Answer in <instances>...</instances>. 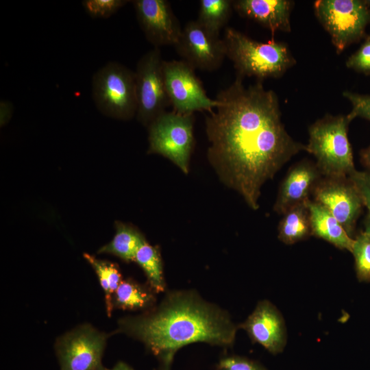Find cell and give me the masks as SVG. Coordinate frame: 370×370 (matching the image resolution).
I'll use <instances>...</instances> for the list:
<instances>
[{
    "label": "cell",
    "instance_id": "1",
    "mask_svg": "<svg viewBox=\"0 0 370 370\" xmlns=\"http://www.w3.org/2000/svg\"><path fill=\"white\" fill-rule=\"evenodd\" d=\"M216 99L205 119L208 160L221 182L256 210L263 184L306 145L287 132L277 95L261 82L245 87L237 75Z\"/></svg>",
    "mask_w": 370,
    "mask_h": 370
},
{
    "label": "cell",
    "instance_id": "2",
    "mask_svg": "<svg viewBox=\"0 0 370 370\" xmlns=\"http://www.w3.org/2000/svg\"><path fill=\"white\" fill-rule=\"evenodd\" d=\"M237 328L226 312L202 299L194 291L167 294L156 307L121 318L116 332L142 342L170 370L176 352L197 342L230 346Z\"/></svg>",
    "mask_w": 370,
    "mask_h": 370
},
{
    "label": "cell",
    "instance_id": "3",
    "mask_svg": "<svg viewBox=\"0 0 370 370\" xmlns=\"http://www.w3.org/2000/svg\"><path fill=\"white\" fill-rule=\"evenodd\" d=\"M223 40L227 57L241 77H279L295 64L288 47L274 40L262 42L227 27Z\"/></svg>",
    "mask_w": 370,
    "mask_h": 370
},
{
    "label": "cell",
    "instance_id": "4",
    "mask_svg": "<svg viewBox=\"0 0 370 370\" xmlns=\"http://www.w3.org/2000/svg\"><path fill=\"white\" fill-rule=\"evenodd\" d=\"M347 116L327 114L312 124L306 151L315 158L323 176H349L356 170L347 136Z\"/></svg>",
    "mask_w": 370,
    "mask_h": 370
},
{
    "label": "cell",
    "instance_id": "5",
    "mask_svg": "<svg viewBox=\"0 0 370 370\" xmlns=\"http://www.w3.org/2000/svg\"><path fill=\"white\" fill-rule=\"evenodd\" d=\"M92 95L97 108L106 116L123 121L136 116L135 74L119 62H108L94 74Z\"/></svg>",
    "mask_w": 370,
    "mask_h": 370
},
{
    "label": "cell",
    "instance_id": "6",
    "mask_svg": "<svg viewBox=\"0 0 370 370\" xmlns=\"http://www.w3.org/2000/svg\"><path fill=\"white\" fill-rule=\"evenodd\" d=\"M194 121V114H180L173 110L162 113L147 127V153L162 155L184 173H188L190 158L195 144Z\"/></svg>",
    "mask_w": 370,
    "mask_h": 370
},
{
    "label": "cell",
    "instance_id": "7",
    "mask_svg": "<svg viewBox=\"0 0 370 370\" xmlns=\"http://www.w3.org/2000/svg\"><path fill=\"white\" fill-rule=\"evenodd\" d=\"M314 8L338 53L358 40L370 21V11L363 1L318 0Z\"/></svg>",
    "mask_w": 370,
    "mask_h": 370
},
{
    "label": "cell",
    "instance_id": "8",
    "mask_svg": "<svg viewBox=\"0 0 370 370\" xmlns=\"http://www.w3.org/2000/svg\"><path fill=\"white\" fill-rule=\"evenodd\" d=\"M160 48L154 47L138 61L135 81L138 121L148 127L171 106L164 84Z\"/></svg>",
    "mask_w": 370,
    "mask_h": 370
},
{
    "label": "cell",
    "instance_id": "9",
    "mask_svg": "<svg viewBox=\"0 0 370 370\" xmlns=\"http://www.w3.org/2000/svg\"><path fill=\"white\" fill-rule=\"evenodd\" d=\"M108 336L88 323L60 336L54 345L60 370H108L102 357Z\"/></svg>",
    "mask_w": 370,
    "mask_h": 370
},
{
    "label": "cell",
    "instance_id": "10",
    "mask_svg": "<svg viewBox=\"0 0 370 370\" xmlns=\"http://www.w3.org/2000/svg\"><path fill=\"white\" fill-rule=\"evenodd\" d=\"M162 70L166 93L173 111L194 114L212 112L219 101L209 98L195 69L183 60H164Z\"/></svg>",
    "mask_w": 370,
    "mask_h": 370
},
{
    "label": "cell",
    "instance_id": "11",
    "mask_svg": "<svg viewBox=\"0 0 370 370\" xmlns=\"http://www.w3.org/2000/svg\"><path fill=\"white\" fill-rule=\"evenodd\" d=\"M312 196L314 201L328 210L352 237L365 205L351 179L348 176H323Z\"/></svg>",
    "mask_w": 370,
    "mask_h": 370
},
{
    "label": "cell",
    "instance_id": "12",
    "mask_svg": "<svg viewBox=\"0 0 370 370\" xmlns=\"http://www.w3.org/2000/svg\"><path fill=\"white\" fill-rule=\"evenodd\" d=\"M174 47L182 60L195 70L216 71L227 57L223 39L206 29L197 20L186 24Z\"/></svg>",
    "mask_w": 370,
    "mask_h": 370
},
{
    "label": "cell",
    "instance_id": "13",
    "mask_svg": "<svg viewBox=\"0 0 370 370\" xmlns=\"http://www.w3.org/2000/svg\"><path fill=\"white\" fill-rule=\"evenodd\" d=\"M139 26L154 47L177 42L182 31L180 22L166 0L132 1Z\"/></svg>",
    "mask_w": 370,
    "mask_h": 370
},
{
    "label": "cell",
    "instance_id": "14",
    "mask_svg": "<svg viewBox=\"0 0 370 370\" xmlns=\"http://www.w3.org/2000/svg\"><path fill=\"white\" fill-rule=\"evenodd\" d=\"M251 339L273 354L281 352L286 343L287 333L282 315L267 300L258 302L252 313L242 324Z\"/></svg>",
    "mask_w": 370,
    "mask_h": 370
},
{
    "label": "cell",
    "instance_id": "15",
    "mask_svg": "<svg viewBox=\"0 0 370 370\" xmlns=\"http://www.w3.org/2000/svg\"><path fill=\"white\" fill-rule=\"evenodd\" d=\"M322 177L315 162L304 160L293 164L280 184L273 210L284 214L290 209L307 203Z\"/></svg>",
    "mask_w": 370,
    "mask_h": 370
},
{
    "label": "cell",
    "instance_id": "16",
    "mask_svg": "<svg viewBox=\"0 0 370 370\" xmlns=\"http://www.w3.org/2000/svg\"><path fill=\"white\" fill-rule=\"evenodd\" d=\"M292 4L288 0L233 1V7L240 14L259 23L272 32L291 31Z\"/></svg>",
    "mask_w": 370,
    "mask_h": 370
},
{
    "label": "cell",
    "instance_id": "17",
    "mask_svg": "<svg viewBox=\"0 0 370 370\" xmlns=\"http://www.w3.org/2000/svg\"><path fill=\"white\" fill-rule=\"evenodd\" d=\"M312 236L321 238L341 250L352 252L354 238L345 231L338 221L320 204L310 199Z\"/></svg>",
    "mask_w": 370,
    "mask_h": 370
},
{
    "label": "cell",
    "instance_id": "18",
    "mask_svg": "<svg viewBox=\"0 0 370 370\" xmlns=\"http://www.w3.org/2000/svg\"><path fill=\"white\" fill-rule=\"evenodd\" d=\"M156 292L149 286L127 278L122 280L112 296L113 308L127 310H149L154 307Z\"/></svg>",
    "mask_w": 370,
    "mask_h": 370
},
{
    "label": "cell",
    "instance_id": "19",
    "mask_svg": "<svg viewBox=\"0 0 370 370\" xmlns=\"http://www.w3.org/2000/svg\"><path fill=\"white\" fill-rule=\"evenodd\" d=\"M115 229L112 240L97 253L114 255L125 262H134L136 251L146 241L144 235L132 225L121 221L115 222Z\"/></svg>",
    "mask_w": 370,
    "mask_h": 370
},
{
    "label": "cell",
    "instance_id": "20",
    "mask_svg": "<svg viewBox=\"0 0 370 370\" xmlns=\"http://www.w3.org/2000/svg\"><path fill=\"white\" fill-rule=\"evenodd\" d=\"M308 202L298 205L282 214L278 227V237L283 243L293 245L312 236Z\"/></svg>",
    "mask_w": 370,
    "mask_h": 370
},
{
    "label": "cell",
    "instance_id": "21",
    "mask_svg": "<svg viewBox=\"0 0 370 370\" xmlns=\"http://www.w3.org/2000/svg\"><path fill=\"white\" fill-rule=\"evenodd\" d=\"M134 262L143 270L148 285L156 292L165 289L163 264L160 249L145 241L136 252Z\"/></svg>",
    "mask_w": 370,
    "mask_h": 370
},
{
    "label": "cell",
    "instance_id": "22",
    "mask_svg": "<svg viewBox=\"0 0 370 370\" xmlns=\"http://www.w3.org/2000/svg\"><path fill=\"white\" fill-rule=\"evenodd\" d=\"M83 256L92 266L98 277L105 294L106 312L110 317L114 308L112 296L123 280L119 267L114 263L98 259L86 253H84Z\"/></svg>",
    "mask_w": 370,
    "mask_h": 370
},
{
    "label": "cell",
    "instance_id": "23",
    "mask_svg": "<svg viewBox=\"0 0 370 370\" xmlns=\"http://www.w3.org/2000/svg\"><path fill=\"white\" fill-rule=\"evenodd\" d=\"M197 21L210 32L219 36L223 27L228 22L233 7L230 0L199 1Z\"/></svg>",
    "mask_w": 370,
    "mask_h": 370
},
{
    "label": "cell",
    "instance_id": "24",
    "mask_svg": "<svg viewBox=\"0 0 370 370\" xmlns=\"http://www.w3.org/2000/svg\"><path fill=\"white\" fill-rule=\"evenodd\" d=\"M351 253L354 256L358 280L370 282V233L363 231L357 235Z\"/></svg>",
    "mask_w": 370,
    "mask_h": 370
},
{
    "label": "cell",
    "instance_id": "25",
    "mask_svg": "<svg viewBox=\"0 0 370 370\" xmlns=\"http://www.w3.org/2000/svg\"><path fill=\"white\" fill-rule=\"evenodd\" d=\"M131 1L84 0L82 2L86 13L95 18H108Z\"/></svg>",
    "mask_w": 370,
    "mask_h": 370
},
{
    "label": "cell",
    "instance_id": "26",
    "mask_svg": "<svg viewBox=\"0 0 370 370\" xmlns=\"http://www.w3.org/2000/svg\"><path fill=\"white\" fill-rule=\"evenodd\" d=\"M343 96L352 106L351 112L347 115L352 121L356 117H361L370 121V95H363L345 91Z\"/></svg>",
    "mask_w": 370,
    "mask_h": 370
},
{
    "label": "cell",
    "instance_id": "27",
    "mask_svg": "<svg viewBox=\"0 0 370 370\" xmlns=\"http://www.w3.org/2000/svg\"><path fill=\"white\" fill-rule=\"evenodd\" d=\"M346 66L359 72L370 73V36L360 48L348 58Z\"/></svg>",
    "mask_w": 370,
    "mask_h": 370
},
{
    "label": "cell",
    "instance_id": "28",
    "mask_svg": "<svg viewBox=\"0 0 370 370\" xmlns=\"http://www.w3.org/2000/svg\"><path fill=\"white\" fill-rule=\"evenodd\" d=\"M217 370H266L258 362L238 356H226L221 358Z\"/></svg>",
    "mask_w": 370,
    "mask_h": 370
},
{
    "label": "cell",
    "instance_id": "29",
    "mask_svg": "<svg viewBox=\"0 0 370 370\" xmlns=\"http://www.w3.org/2000/svg\"><path fill=\"white\" fill-rule=\"evenodd\" d=\"M348 177L357 187L370 216V172L356 169Z\"/></svg>",
    "mask_w": 370,
    "mask_h": 370
},
{
    "label": "cell",
    "instance_id": "30",
    "mask_svg": "<svg viewBox=\"0 0 370 370\" xmlns=\"http://www.w3.org/2000/svg\"><path fill=\"white\" fill-rule=\"evenodd\" d=\"M12 104L5 100L0 101V123L3 125L8 122L12 114Z\"/></svg>",
    "mask_w": 370,
    "mask_h": 370
},
{
    "label": "cell",
    "instance_id": "31",
    "mask_svg": "<svg viewBox=\"0 0 370 370\" xmlns=\"http://www.w3.org/2000/svg\"><path fill=\"white\" fill-rule=\"evenodd\" d=\"M360 158L361 163L370 172V145L360 151Z\"/></svg>",
    "mask_w": 370,
    "mask_h": 370
},
{
    "label": "cell",
    "instance_id": "32",
    "mask_svg": "<svg viewBox=\"0 0 370 370\" xmlns=\"http://www.w3.org/2000/svg\"><path fill=\"white\" fill-rule=\"evenodd\" d=\"M108 370H134L124 362L119 361L112 369Z\"/></svg>",
    "mask_w": 370,
    "mask_h": 370
},
{
    "label": "cell",
    "instance_id": "33",
    "mask_svg": "<svg viewBox=\"0 0 370 370\" xmlns=\"http://www.w3.org/2000/svg\"><path fill=\"white\" fill-rule=\"evenodd\" d=\"M365 231L370 233V216H367L365 221Z\"/></svg>",
    "mask_w": 370,
    "mask_h": 370
},
{
    "label": "cell",
    "instance_id": "34",
    "mask_svg": "<svg viewBox=\"0 0 370 370\" xmlns=\"http://www.w3.org/2000/svg\"><path fill=\"white\" fill-rule=\"evenodd\" d=\"M363 1L365 3V5H367L369 10L370 11V0Z\"/></svg>",
    "mask_w": 370,
    "mask_h": 370
}]
</instances>
